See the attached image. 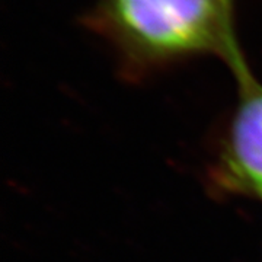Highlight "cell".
<instances>
[{"instance_id": "2", "label": "cell", "mask_w": 262, "mask_h": 262, "mask_svg": "<svg viewBox=\"0 0 262 262\" xmlns=\"http://www.w3.org/2000/svg\"><path fill=\"white\" fill-rule=\"evenodd\" d=\"M232 72L239 98L211 179L223 192L262 201V83L246 60Z\"/></svg>"}, {"instance_id": "1", "label": "cell", "mask_w": 262, "mask_h": 262, "mask_svg": "<svg viewBox=\"0 0 262 262\" xmlns=\"http://www.w3.org/2000/svg\"><path fill=\"white\" fill-rule=\"evenodd\" d=\"M86 24L134 75L203 54L229 67L245 58L220 0H98Z\"/></svg>"}, {"instance_id": "3", "label": "cell", "mask_w": 262, "mask_h": 262, "mask_svg": "<svg viewBox=\"0 0 262 262\" xmlns=\"http://www.w3.org/2000/svg\"><path fill=\"white\" fill-rule=\"evenodd\" d=\"M234 2L236 0H220L223 9L227 13V16L232 19V20H234Z\"/></svg>"}]
</instances>
